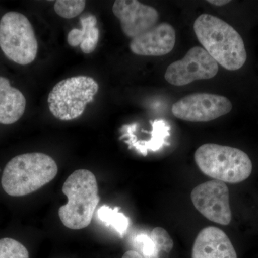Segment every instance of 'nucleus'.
Here are the masks:
<instances>
[{"mask_svg":"<svg viewBox=\"0 0 258 258\" xmlns=\"http://www.w3.org/2000/svg\"><path fill=\"white\" fill-rule=\"evenodd\" d=\"M122 258H144V257L137 251L128 250L125 252Z\"/></svg>","mask_w":258,"mask_h":258,"instance_id":"20","label":"nucleus"},{"mask_svg":"<svg viewBox=\"0 0 258 258\" xmlns=\"http://www.w3.org/2000/svg\"><path fill=\"white\" fill-rule=\"evenodd\" d=\"M62 190L68 203L59 209L61 222L71 230L86 228L100 202L96 176L88 169H78L68 177Z\"/></svg>","mask_w":258,"mask_h":258,"instance_id":"3","label":"nucleus"},{"mask_svg":"<svg viewBox=\"0 0 258 258\" xmlns=\"http://www.w3.org/2000/svg\"><path fill=\"white\" fill-rule=\"evenodd\" d=\"M232 104L228 98L211 93L188 95L173 104L172 114L185 121L209 122L230 113Z\"/></svg>","mask_w":258,"mask_h":258,"instance_id":"8","label":"nucleus"},{"mask_svg":"<svg viewBox=\"0 0 258 258\" xmlns=\"http://www.w3.org/2000/svg\"><path fill=\"white\" fill-rule=\"evenodd\" d=\"M98 88V83L89 76L62 80L49 93V110L57 119H76L84 113L88 103L93 101Z\"/></svg>","mask_w":258,"mask_h":258,"instance_id":"5","label":"nucleus"},{"mask_svg":"<svg viewBox=\"0 0 258 258\" xmlns=\"http://www.w3.org/2000/svg\"><path fill=\"white\" fill-rule=\"evenodd\" d=\"M134 245L144 258L150 257L155 251V244L152 238L145 234H140L136 237Z\"/></svg>","mask_w":258,"mask_h":258,"instance_id":"19","label":"nucleus"},{"mask_svg":"<svg viewBox=\"0 0 258 258\" xmlns=\"http://www.w3.org/2000/svg\"><path fill=\"white\" fill-rule=\"evenodd\" d=\"M86 5V1L83 0H57L54 5V10L61 18L72 19L81 15Z\"/></svg>","mask_w":258,"mask_h":258,"instance_id":"17","label":"nucleus"},{"mask_svg":"<svg viewBox=\"0 0 258 258\" xmlns=\"http://www.w3.org/2000/svg\"><path fill=\"white\" fill-rule=\"evenodd\" d=\"M219 71L218 63L203 47L190 49L181 60L169 64L164 78L173 86H183L200 80L211 79Z\"/></svg>","mask_w":258,"mask_h":258,"instance_id":"7","label":"nucleus"},{"mask_svg":"<svg viewBox=\"0 0 258 258\" xmlns=\"http://www.w3.org/2000/svg\"><path fill=\"white\" fill-rule=\"evenodd\" d=\"M194 30L204 49L224 69L237 71L245 63L247 52L242 37L224 20L203 14L195 20Z\"/></svg>","mask_w":258,"mask_h":258,"instance_id":"1","label":"nucleus"},{"mask_svg":"<svg viewBox=\"0 0 258 258\" xmlns=\"http://www.w3.org/2000/svg\"><path fill=\"white\" fill-rule=\"evenodd\" d=\"M231 1L229 0H208V3L210 4L215 5V6H223V5H227Z\"/></svg>","mask_w":258,"mask_h":258,"instance_id":"21","label":"nucleus"},{"mask_svg":"<svg viewBox=\"0 0 258 258\" xmlns=\"http://www.w3.org/2000/svg\"><path fill=\"white\" fill-rule=\"evenodd\" d=\"M191 258H237L233 244L221 229L208 227L195 239Z\"/></svg>","mask_w":258,"mask_h":258,"instance_id":"12","label":"nucleus"},{"mask_svg":"<svg viewBox=\"0 0 258 258\" xmlns=\"http://www.w3.org/2000/svg\"><path fill=\"white\" fill-rule=\"evenodd\" d=\"M112 10L119 20L122 31L132 39L150 30L159 20L155 8L137 0H116Z\"/></svg>","mask_w":258,"mask_h":258,"instance_id":"10","label":"nucleus"},{"mask_svg":"<svg viewBox=\"0 0 258 258\" xmlns=\"http://www.w3.org/2000/svg\"><path fill=\"white\" fill-rule=\"evenodd\" d=\"M194 206L210 221L228 225L232 220L230 191L225 182L212 180L194 188L191 193Z\"/></svg>","mask_w":258,"mask_h":258,"instance_id":"9","label":"nucleus"},{"mask_svg":"<svg viewBox=\"0 0 258 258\" xmlns=\"http://www.w3.org/2000/svg\"><path fill=\"white\" fill-rule=\"evenodd\" d=\"M0 258H29L26 247L13 238L0 239Z\"/></svg>","mask_w":258,"mask_h":258,"instance_id":"18","label":"nucleus"},{"mask_svg":"<svg viewBox=\"0 0 258 258\" xmlns=\"http://www.w3.org/2000/svg\"><path fill=\"white\" fill-rule=\"evenodd\" d=\"M195 161L205 175L230 184L242 182L252 171L248 155L237 148L227 146L203 144L195 152Z\"/></svg>","mask_w":258,"mask_h":258,"instance_id":"4","label":"nucleus"},{"mask_svg":"<svg viewBox=\"0 0 258 258\" xmlns=\"http://www.w3.org/2000/svg\"><path fill=\"white\" fill-rule=\"evenodd\" d=\"M151 238L155 244V251L152 256L145 258L169 257L174 247V242L167 231L162 227H155L151 233Z\"/></svg>","mask_w":258,"mask_h":258,"instance_id":"16","label":"nucleus"},{"mask_svg":"<svg viewBox=\"0 0 258 258\" xmlns=\"http://www.w3.org/2000/svg\"><path fill=\"white\" fill-rule=\"evenodd\" d=\"M81 28H74L68 34L67 42L70 46H80L85 54L92 53L96 50L99 40L98 21L94 15L88 14L81 17Z\"/></svg>","mask_w":258,"mask_h":258,"instance_id":"14","label":"nucleus"},{"mask_svg":"<svg viewBox=\"0 0 258 258\" xmlns=\"http://www.w3.org/2000/svg\"><path fill=\"white\" fill-rule=\"evenodd\" d=\"M57 171L55 161L47 154L39 152L20 154L5 166L2 186L10 196H25L50 182Z\"/></svg>","mask_w":258,"mask_h":258,"instance_id":"2","label":"nucleus"},{"mask_svg":"<svg viewBox=\"0 0 258 258\" xmlns=\"http://www.w3.org/2000/svg\"><path fill=\"white\" fill-rule=\"evenodd\" d=\"M98 217L105 225L112 227L120 235H123L128 229V218L119 212V208L112 209L103 205L98 210Z\"/></svg>","mask_w":258,"mask_h":258,"instance_id":"15","label":"nucleus"},{"mask_svg":"<svg viewBox=\"0 0 258 258\" xmlns=\"http://www.w3.org/2000/svg\"><path fill=\"white\" fill-rule=\"evenodd\" d=\"M175 42L176 31L172 25L161 23L132 39L129 47L135 55L161 56L171 52Z\"/></svg>","mask_w":258,"mask_h":258,"instance_id":"11","label":"nucleus"},{"mask_svg":"<svg viewBox=\"0 0 258 258\" xmlns=\"http://www.w3.org/2000/svg\"><path fill=\"white\" fill-rule=\"evenodd\" d=\"M25 96L18 88L13 87L9 80L0 76V124L16 123L26 109Z\"/></svg>","mask_w":258,"mask_h":258,"instance_id":"13","label":"nucleus"},{"mask_svg":"<svg viewBox=\"0 0 258 258\" xmlns=\"http://www.w3.org/2000/svg\"><path fill=\"white\" fill-rule=\"evenodd\" d=\"M0 48L9 60L21 66L35 60L38 43L32 24L25 15L9 12L2 17Z\"/></svg>","mask_w":258,"mask_h":258,"instance_id":"6","label":"nucleus"}]
</instances>
